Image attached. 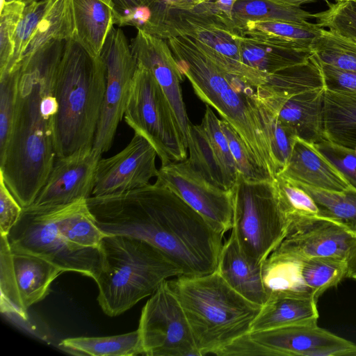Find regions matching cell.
<instances>
[{
    "label": "cell",
    "mask_w": 356,
    "mask_h": 356,
    "mask_svg": "<svg viewBox=\"0 0 356 356\" xmlns=\"http://www.w3.org/2000/svg\"><path fill=\"white\" fill-rule=\"evenodd\" d=\"M26 4L17 1L1 5L0 74L6 72L15 52V35Z\"/></svg>",
    "instance_id": "cell-42"
},
{
    "label": "cell",
    "mask_w": 356,
    "mask_h": 356,
    "mask_svg": "<svg viewBox=\"0 0 356 356\" xmlns=\"http://www.w3.org/2000/svg\"><path fill=\"white\" fill-rule=\"evenodd\" d=\"M72 39L91 56H101L107 36L120 15L113 0H67Z\"/></svg>",
    "instance_id": "cell-21"
},
{
    "label": "cell",
    "mask_w": 356,
    "mask_h": 356,
    "mask_svg": "<svg viewBox=\"0 0 356 356\" xmlns=\"http://www.w3.org/2000/svg\"><path fill=\"white\" fill-rule=\"evenodd\" d=\"M273 184L289 227L303 219L320 217L314 199L296 182L278 174L273 178Z\"/></svg>",
    "instance_id": "cell-36"
},
{
    "label": "cell",
    "mask_w": 356,
    "mask_h": 356,
    "mask_svg": "<svg viewBox=\"0 0 356 356\" xmlns=\"http://www.w3.org/2000/svg\"><path fill=\"white\" fill-rule=\"evenodd\" d=\"M106 65L73 40H66L54 86L56 158L92 147L106 88Z\"/></svg>",
    "instance_id": "cell-4"
},
{
    "label": "cell",
    "mask_w": 356,
    "mask_h": 356,
    "mask_svg": "<svg viewBox=\"0 0 356 356\" xmlns=\"http://www.w3.org/2000/svg\"><path fill=\"white\" fill-rule=\"evenodd\" d=\"M323 129L325 139L348 147L356 146V93L325 89Z\"/></svg>",
    "instance_id": "cell-27"
},
{
    "label": "cell",
    "mask_w": 356,
    "mask_h": 356,
    "mask_svg": "<svg viewBox=\"0 0 356 356\" xmlns=\"http://www.w3.org/2000/svg\"><path fill=\"white\" fill-rule=\"evenodd\" d=\"M20 67L0 74V154L6 147L16 111Z\"/></svg>",
    "instance_id": "cell-41"
},
{
    "label": "cell",
    "mask_w": 356,
    "mask_h": 356,
    "mask_svg": "<svg viewBox=\"0 0 356 356\" xmlns=\"http://www.w3.org/2000/svg\"><path fill=\"white\" fill-rule=\"evenodd\" d=\"M49 1H34L25 7L15 35L14 55L8 69L6 72L19 68L18 66L22 56L28 47L33 32L44 15Z\"/></svg>",
    "instance_id": "cell-43"
},
{
    "label": "cell",
    "mask_w": 356,
    "mask_h": 356,
    "mask_svg": "<svg viewBox=\"0 0 356 356\" xmlns=\"http://www.w3.org/2000/svg\"><path fill=\"white\" fill-rule=\"evenodd\" d=\"M236 0H215L214 3L218 14L225 20L232 22V11Z\"/></svg>",
    "instance_id": "cell-49"
},
{
    "label": "cell",
    "mask_w": 356,
    "mask_h": 356,
    "mask_svg": "<svg viewBox=\"0 0 356 356\" xmlns=\"http://www.w3.org/2000/svg\"><path fill=\"white\" fill-rule=\"evenodd\" d=\"M259 109L266 129L276 175L287 164L297 137L257 97Z\"/></svg>",
    "instance_id": "cell-39"
},
{
    "label": "cell",
    "mask_w": 356,
    "mask_h": 356,
    "mask_svg": "<svg viewBox=\"0 0 356 356\" xmlns=\"http://www.w3.org/2000/svg\"><path fill=\"white\" fill-rule=\"evenodd\" d=\"M22 1L27 5L32 1H38V0H22Z\"/></svg>",
    "instance_id": "cell-54"
},
{
    "label": "cell",
    "mask_w": 356,
    "mask_h": 356,
    "mask_svg": "<svg viewBox=\"0 0 356 356\" xmlns=\"http://www.w3.org/2000/svg\"><path fill=\"white\" fill-rule=\"evenodd\" d=\"M216 271L234 291L249 301L263 306L268 300L262 264L256 265L244 256L232 233L222 246Z\"/></svg>",
    "instance_id": "cell-24"
},
{
    "label": "cell",
    "mask_w": 356,
    "mask_h": 356,
    "mask_svg": "<svg viewBox=\"0 0 356 356\" xmlns=\"http://www.w3.org/2000/svg\"><path fill=\"white\" fill-rule=\"evenodd\" d=\"M220 123L227 139L239 175L250 181L273 180L271 175L258 163L244 140L234 129L224 120H220Z\"/></svg>",
    "instance_id": "cell-40"
},
{
    "label": "cell",
    "mask_w": 356,
    "mask_h": 356,
    "mask_svg": "<svg viewBox=\"0 0 356 356\" xmlns=\"http://www.w3.org/2000/svg\"><path fill=\"white\" fill-rule=\"evenodd\" d=\"M124 118L153 145L161 165L188 158L166 97L151 72L138 63Z\"/></svg>",
    "instance_id": "cell-10"
},
{
    "label": "cell",
    "mask_w": 356,
    "mask_h": 356,
    "mask_svg": "<svg viewBox=\"0 0 356 356\" xmlns=\"http://www.w3.org/2000/svg\"><path fill=\"white\" fill-rule=\"evenodd\" d=\"M242 61L267 75L304 63L314 55L312 43L286 42L238 35Z\"/></svg>",
    "instance_id": "cell-23"
},
{
    "label": "cell",
    "mask_w": 356,
    "mask_h": 356,
    "mask_svg": "<svg viewBox=\"0 0 356 356\" xmlns=\"http://www.w3.org/2000/svg\"><path fill=\"white\" fill-rule=\"evenodd\" d=\"M13 264L19 294L26 310L42 300L49 293L53 281L65 273L49 261L29 253L13 252Z\"/></svg>",
    "instance_id": "cell-25"
},
{
    "label": "cell",
    "mask_w": 356,
    "mask_h": 356,
    "mask_svg": "<svg viewBox=\"0 0 356 356\" xmlns=\"http://www.w3.org/2000/svg\"><path fill=\"white\" fill-rule=\"evenodd\" d=\"M279 175L325 190L343 191L350 187L342 175L314 144L298 137L296 138L287 164Z\"/></svg>",
    "instance_id": "cell-22"
},
{
    "label": "cell",
    "mask_w": 356,
    "mask_h": 356,
    "mask_svg": "<svg viewBox=\"0 0 356 356\" xmlns=\"http://www.w3.org/2000/svg\"><path fill=\"white\" fill-rule=\"evenodd\" d=\"M138 329L144 355L200 356L186 314L168 280L143 307Z\"/></svg>",
    "instance_id": "cell-11"
},
{
    "label": "cell",
    "mask_w": 356,
    "mask_h": 356,
    "mask_svg": "<svg viewBox=\"0 0 356 356\" xmlns=\"http://www.w3.org/2000/svg\"><path fill=\"white\" fill-rule=\"evenodd\" d=\"M311 19H314L313 13L277 0H236L232 11V22L239 34L245 25L250 22H305Z\"/></svg>",
    "instance_id": "cell-30"
},
{
    "label": "cell",
    "mask_w": 356,
    "mask_h": 356,
    "mask_svg": "<svg viewBox=\"0 0 356 356\" xmlns=\"http://www.w3.org/2000/svg\"><path fill=\"white\" fill-rule=\"evenodd\" d=\"M65 42H49L19 65L16 111L0 154V175L23 209L33 203L56 159L54 86Z\"/></svg>",
    "instance_id": "cell-2"
},
{
    "label": "cell",
    "mask_w": 356,
    "mask_h": 356,
    "mask_svg": "<svg viewBox=\"0 0 356 356\" xmlns=\"http://www.w3.org/2000/svg\"><path fill=\"white\" fill-rule=\"evenodd\" d=\"M197 1L198 3H202V2H204V1H209V0H196Z\"/></svg>",
    "instance_id": "cell-55"
},
{
    "label": "cell",
    "mask_w": 356,
    "mask_h": 356,
    "mask_svg": "<svg viewBox=\"0 0 356 356\" xmlns=\"http://www.w3.org/2000/svg\"><path fill=\"white\" fill-rule=\"evenodd\" d=\"M101 265L95 279L104 313L119 316L152 296L181 271L159 248L136 237L107 234L99 248Z\"/></svg>",
    "instance_id": "cell-6"
},
{
    "label": "cell",
    "mask_w": 356,
    "mask_h": 356,
    "mask_svg": "<svg viewBox=\"0 0 356 356\" xmlns=\"http://www.w3.org/2000/svg\"><path fill=\"white\" fill-rule=\"evenodd\" d=\"M314 145L342 175L349 186L356 189V146L348 147L325 138Z\"/></svg>",
    "instance_id": "cell-44"
},
{
    "label": "cell",
    "mask_w": 356,
    "mask_h": 356,
    "mask_svg": "<svg viewBox=\"0 0 356 356\" xmlns=\"http://www.w3.org/2000/svg\"><path fill=\"white\" fill-rule=\"evenodd\" d=\"M351 42H352V41H351ZM354 42V43L356 44V42Z\"/></svg>",
    "instance_id": "cell-56"
},
{
    "label": "cell",
    "mask_w": 356,
    "mask_h": 356,
    "mask_svg": "<svg viewBox=\"0 0 356 356\" xmlns=\"http://www.w3.org/2000/svg\"><path fill=\"white\" fill-rule=\"evenodd\" d=\"M87 204L103 232L151 243L181 275L216 270L224 234L166 187L155 182L122 193L92 196Z\"/></svg>",
    "instance_id": "cell-1"
},
{
    "label": "cell",
    "mask_w": 356,
    "mask_h": 356,
    "mask_svg": "<svg viewBox=\"0 0 356 356\" xmlns=\"http://www.w3.org/2000/svg\"><path fill=\"white\" fill-rule=\"evenodd\" d=\"M232 193L231 233L244 256L253 264L261 265L282 242L289 229L273 180L250 181L238 173Z\"/></svg>",
    "instance_id": "cell-8"
},
{
    "label": "cell",
    "mask_w": 356,
    "mask_h": 356,
    "mask_svg": "<svg viewBox=\"0 0 356 356\" xmlns=\"http://www.w3.org/2000/svg\"><path fill=\"white\" fill-rule=\"evenodd\" d=\"M101 57L106 65V88L92 147L103 154L111 149L124 117L137 63L120 28L109 33Z\"/></svg>",
    "instance_id": "cell-12"
},
{
    "label": "cell",
    "mask_w": 356,
    "mask_h": 356,
    "mask_svg": "<svg viewBox=\"0 0 356 356\" xmlns=\"http://www.w3.org/2000/svg\"><path fill=\"white\" fill-rule=\"evenodd\" d=\"M73 30L67 0H49L19 65L54 40H72Z\"/></svg>",
    "instance_id": "cell-32"
},
{
    "label": "cell",
    "mask_w": 356,
    "mask_h": 356,
    "mask_svg": "<svg viewBox=\"0 0 356 356\" xmlns=\"http://www.w3.org/2000/svg\"><path fill=\"white\" fill-rule=\"evenodd\" d=\"M355 249V235L335 222L314 217L290 225L273 253L299 259L332 257L348 261Z\"/></svg>",
    "instance_id": "cell-18"
},
{
    "label": "cell",
    "mask_w": 356,
    "mask_h": 356,
    "mask_svg": "<svg viewBox=\"0 0 356 356\" xmlns=\"http://www.w3.org/2000/svg\"><path fill=\"white\" fill-rule=\"evenodd\" d=\"M13 252L43 258L64 272H75L94 280L101 265L98 248H82L69 242L59 232L56 207L23 209L22 216L8 235Z\"/></svg>",
    "instance_id": "cell-9"
},
{
    "label": "cell",
    "mask_w": 356,
    "mask_h": 356,
    "mask_svg": "<svg viewBox=\"0 0 356 356\" xmlns=\"http://www.w3.org/2000/svg\"><path fill=\"white\" fill-rule=\"evenodd\" d=\"M348 270L347 277L356 280V249L348 261Z\"/></svg>",
    "instance_id": "cell-50"
},
{
    "label": "cell",
    "mask_w": 356,
    "mask_h": 356,
    "mask_svg": "<svg viewBox=\"0 0 356 356\" xmlns=\"http://www.w3.org/2000/svg\"><path fill=\"white\" fill-rule=\"evenodd\" d=\"M113 1L120 15V19L137 8L145 6L147 0H113Z\"/></svg>",
    "instance_id": "cell-48"
},
{
    "label": "cell",
    "mask_w": 356,
    "mask_h": 356,
    "mask_svg": "<svg viewBox=\"0 0 356 356\" xmlns=\"http://www.w3.org/2000/svg\"><path fill=\"white\" fill-rule=\"evenodd\" d=\"M1 312L27 321L28 310L21 300L13 269V252L8 236L1 235L0 242Z\"/></svg>",
    "instance_id": "cell-38"
},
{
    "label": "cell",
    "mask_w": 356,
    "mask_h": 356,
    "mask_svg": "<svg viewBox=\"0 0 356 356\" xmlns=\"http://www.w3.org/2000/svg\"><path fill=\"white\" fill-rule=\"evenodd\" d=\"M295 182L314 199L320 217L337 222L356 236V189L350 186L334 191Z\"/></svg>",
    "instance_id": "cell-33"
},
{
    "label": "cell",
    "mask_w": 356,
    "mask_h": 356,
    "mask_svg": "<svg viewBox=\"0 0 356 356\" xmlns=\"http://www.w3.org/2000/svg\"><path fill=\"white\" fill-rule=\"evenodd\" d=\"M311 47L320 63L356 72V44L354 42L321 28Z\"/></svg>",
    "instance_id": "cell-37"
},
{
    "label": "cell",
    "mask_w": 356,
    "mask_h": 356,
    "mask_svg": "<svg viewBox=\"0 0 356 356\" xmlns=\"http://www.w3.org/2000/svg\"><path fill=\"white\" fill-rule=\"evenodd\" d=\"M317 301L312 297L270 296L253 321L250 332L293 325L317 323L319 316Z\"/></svg>",
    "instance_id": "cell-26"
},
{
    "label": "cell",
    "mask_w": 356,
    "mask_h": 356,
    "mask_svg": "<svg viewBox=\"0 0 356 356\" xmlns=\"http://www.w3.org/2000/svg\"><path fill=\"white\" fill-rule=\"evenodd\" d=\"M60 345L76 355L134 356L143 354L138 329L113 336L67 338L63 340Z\"/></svg>",
    "instance_id": "cell-31"
},
{
    "label": "cell",
    "mask_w": 356,
    "mask_h": 356,
    "mask_svg": "<svg viewBox=\"0 0 356 356\" xmlns=\"http://www.w3.org/2000/svg\"><path fill=\"white\" fill-rule=\"evenodd\" d=\"M187 158L194 170L209 182L224 190L235 186L238 171L220 120L211 107L206 109L200 124H191Z\"/></svg>",
    "instance_id": "cell-15"
},
{
    "label": "cell",
    "mask_w": 356,
    "mask_h": 356,
    "mask_svg": "<svg viewBox=\"0 0 356 356\" xmlns=\"http://www.w3.org/2000/svg\"><path fill=\"white\" fill-rule=\"evenodd\" d=\"M238 34L230 22L217 13L211 0L189 10H170L152 33L164 40L172 36L190 38L220 67L257 88L264 83L266 75L242 61Z\"/></svg>",
    "instance_id": "cell-7"
},
{
    "label": "cell",
    "mask_w": 356,
    "mask_h": 356,
    "mask_svg": "<svg viewBox=\"0 0 356 356\" xmlns=\"http://www.w3.org/2000/svg\"><path fill=\"white\" fill-rule=\"evenodd\" d=\"M324 87L320 63L313 56L307 62L267 75L257 90L277 96H289ZM325 88V87H324Z\"/></svg>",
    "instance_id": "cell-29"
},
{
    "label": "cell",
    "mask_w": 356,
    "mask_h": 356,
    "mask_svg": "<svg viewBox=\"0 0 356 356\" xmlns=\"http://www.w3.org/2000/svg\"><path fill=\"white\" fill-rule=\"evenodd\" d=\"M156 156L153 145L134 133L124 149L111 157L100 159L92 196L119 194L148 185L158 175Z\"/></svg>",
    "instance_id": "cell-14"
},
{
    "label": "cell",
    "mask_w": 356,
    "mask_h": 356,
    "mask_svg": "<svg viewBox=\"0 0 356 356\" xmlns=\"http://www.w3.org/2000/svg\"><path fill=\"white\" fill-rule=\"evenodd\" d=\"M356 356V345L353 343L350 346L340 351L338 356Z\"/></svg>",
    "instance_id": "cell-52"
},
{
    "label": "cell",
    "mask_w": 356,
    "mask_h": 356,
    "mask_svg": "<svg viewBox=\"0 0 356 356\" xmlns=\"http://www.w3.org/2000/svg\"><path fill=\"white\" fill-rule=\"evenodd\" d=\"M130 47L136 63L147 68L162 89L171 108L183 143L188 148L191 124L183 99L181 82L184 76L166 40L137 29Z\"/></svg>",
    "instance_id": "cell-17"
},
{
    "label": "cell",
    "mask_w": 356,
    "mask_h": 356,
    "mask_svg": "<svg viewBox=\"0 0 356 356\" xmlns=\"http://www.w3.org/2000/svg\"><path fill=\"white\" fill-rule=\"evenodd\" d=\"M166 41L195 94L234 129L258 163L274 178L276 171L259 109L257 88L220 67L190 38L172 36Z\"/></svg>",
    "instance_id": "cell-3"
},
{
    "label": "cell",
    "mask_w": 356,
    "mask_h": 356,
    "mask_svg": "<svg viewBox=\"0 0 356 356\" xmlns=\"http://www.w3.org/2000/svg\"><path fill=\"white\" fill-rule=\"evenodd\" d=\"M22 1V0H1V5H3L4 3H8L13 2V1Z\"/></svg>",
    "instance_id": "cell-53"
},
{
    "label": "cell",
    "mask_w": 356,
    "mask_h": 356,
    "mask_svg": "<svg viewBox=\"0 0 356 356\" xmlns=\"http://www.w3.org/2000/svg\"><path fill=\"white\" fill-rule=\"evenodd\" d=\"M325 88L289 96H277L257 90V99L297 137L313 144L325 138L323 108Z\"/></svg>",
    "instance_id": "cell-20"
},
{
    "label": "cell",
    "mask_w": 356,
    "mask_h": 356,
    "mask_svg": "<svg viewBox=\"0 0 356 356\" xmlns=\"http://www.w3.org/2000/svg\"></svg>",
    "instance_id": "cell-57"
},
{
    "label": "cell",
    "mask_w": 356,
    "mask_h": 356,
    "mask_svg": "<svg viewBox=\"0 0 356 356\" xmlns=\"http://www.w3.org/2000/svg\"><path fill=\"white\" fill-rule=\"evenodd\" d=\"M198 4L196 0H147L149 19L141 30L152 34L168 13L174 9L189 10Z\"/></svg>",
    "instance_id": "cell-45"
},
{
    "label": "cell",
    "mask_w": 356,
    "mask_h": 356,
    "mask_svg": "<svg viewBox=\"0 0 356 356\" xmlns=\"http://www.w3.org/2000/svg\"><path fill=\"white\" fill-rule=\"evenodd\" d=\"M250 337L268 356H338L353 343L317 323L251 332Z\"/></svg>",
    "instance_id": "cell-19"
},
{
    "label": "cell",
    "mask_w": 356,
    "mask_h": 356,
    "mask_svg": "<svg viewBox=\"0 0 356 356\" xmlns=\"http://www.w3.org/2000/svg\"><path fill=\"white\" fill-rule=\"evenodd\" d=\"M190 325L200 355L220 353L250 332L261 307L234 291L216 270L168 280Z\"/></svg>",
    "instance_id": "cell-5"
},
{
    "label": "cell",
    "mask_w": 356,
    "mask_h": 356,
    "mask_svg": "<svg viewBox=\"0 0 356 356\" xmlns=\"http://www.w3.org/2000/svg\"><path fill=\"white\" fill-rule=\"evenodd\" d=\"M102 155L90 147L56 158L46 182L31 206L55 207L92 197Z\"/></svg>",
    "instance_id": "cell-16"
},
{
    "label": "cell",
    "mask_w": 356,
    "mask_h": 356,
    "mask_svg": "<svg viewBox=\"0 0 356 356\" xmlns=\"http://www.w3.org/2000/svg\"><path fill=\"white\" fill-rule=\"evenodd\" d=\"M22 207L17 202L0 175V234L8 236L20 218Z\"/></svg>",
    "instance_id": "cell-46"
},
{
    "label": "cell",
    "mask_w": 356,
    "mask_h": 356,
    "mask_svg": "<svg viewBox=\"0 0 356 356\" xmlns=\"http://www.w3.org/2000/svg\"><path fill=\"white\" fill-rule=\"evenodd\" d=\"M56 221L61 234L79 247L99 249L102 239L107 235L97 225L87 200L56 207Z\"/></svg>",
    "instance_id": "cell-28"
},
{
    "label": "cell",
    "mask_w": 356,
    "mask_h": 356,
    "mask_svg": "<svg viewBox=\"0 0 356 356\" xmlns=\"http://www.w3.org/2000/svg\"><path fill=\"white\" fill-rule=\"evenodd\" d=\"M181 198L213 227L225 234L232 229V190L217 187L193 169L187 159L161 165L156 181Z\"/></svg>",
    "instance_id": "cell-13"
},
{
    "label": "cell",
    "mask_w": 356,
    "mask_h": 356,
    "mask_svg": "<svg viewBox=\"0 0 356 356\" xmlns=\"http://www.w3.org/2000/svg\"><path fill=\"white\" fill-rule=\"evenodd\" d=\"M280 2H282L284 3H286L289 6H295V7H300L302 4L310 3L318 0H277ZM326 3L328 2V0H323ZM338 1V0H334Z\"/></svg>",
    "instance_id": "cell-51"
},
{
    "label": "cell",
    "mask_w": 356,
    "mask_h": 356,
    "mask_svg": "<svg viewBox=\"0 0 356 356\" xmlns=\"http://www.w3.org/2000/svg\"><path fill=\"white\" fill-rule=\"evenodd\" d=\"M319 63L325 89L336 92L356 93V72L337 68L320 62Z\"/></svg>",
    "instance_id": "cell-47"
},
{
    "label": "cell",
    "mask_w": 356,
    "mask_h": 356,
    "mask_svg": "<svg viewBox=\"0 0 356 356\" xmlns=\"http://www.w3.org/2000/svg\"><path fill=\"white\" fill-rule=\"evenodd\" d=\"M321 29L316 23L309 22L260 21L247 23L240 34L277 42L312 43Z\"/></svg>",
    "instance_id": "cell-35"
},
{
    "label": "cell",
    "mask_w": 356,
    "mask_h": 356,
    "mask_svg": "<svg viewBox=\"0 0 356 356\" xmlns=\"http://www.w3.org/2000/svg\"><path fill=\"white\" fill-rule=\"evenodd\" d=\"M297 259L301 280L316 300L347 277L348 261L332 257Z\"/></svg>",
    "instance_id": "cell-34"
}]
</instances>
